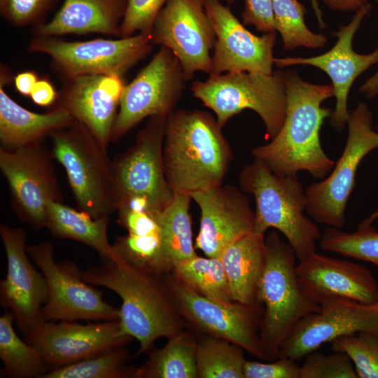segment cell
<instances>
[{
  "label": "cell",
  "mask_w": 378,
  "mask_h": 378,
  "mask_svg": "<svg viewBox=\"0 0 378 378\" xmlns=\"http://www.w3.org/2000/svg\"><path fill=\"white\" fill-rule=\"evenodd\" d=\"M80 274L87 283L106 288L120 297V333L139 342L136 355L150 351L158 338H169L183 331V316L162 275L118 255L114 260L80 270Z\"/></svg>",
  "instance_id": "1"
},
{
  "label": "cell",
  "mask_w": 378,
  "mask_h": 378,
  "mask_svg": "<svg viewBox=\"0 0 378 378\" xmlns=\"http://www.w3.org/2000/svg\"><path fill=\"white\" fill-rule=\"evenodd\" d=\"M284 83L286 111L282 127L270 142L251 153L278 175H298L303 170L322 178L335 164L320 141L321 127L333 112L321 104L334 96L333 86L305 82L295 70L284 74Z\"/></svg>",
  "instance_id": "2"
},
{
  "label": "cell",
  "mask_w": 378,
  "mask_h": 378,
  "mask_svg": "<svg viewBox=\"0 0 378 378\" xmlns=\"http://www.w3.org/2000/svg\"><path fill=\"white\" fill-rule=\"evenodd\" d=\"M222 128L202 111L180 109L167 116L163 162L174 195H191L223 184L232 153Z\"/></svg>",
  "instance_id": "3"
},
{
  "label": "cell",
  "mask_w": 378,
  "mask_h": 378,
  "mask_svg": "<svg viewBox=\"0 0 378 378\" xmlns=\"http://www.w3.org/2000/svg\"><path fill=\"white\" fill-rule=\"evenodd\" d=\"M241 189L253 195L255 202L253 232L270 228L279 231L300 261L316 252L321 234L317 225L304 215L306 192L298 175H278L255 158L239 175Z\"/></svg>",
  "instance_id": "4"
},
{
  "label": "cell",
  "mask_w": 378,
  "mask_h": 378,
  "mask_svg": "<svg viewBox=\"0 0 378 378\" xmlns=\"http://www.w3.org/2000/svg\"><path fill=\"white\" fill-rule=\"evenodd\" d=\"M266 263L258 290L263 307L260 344L263 359L278 358L282 344L306 316L318 312L320 304L302 290L296 272V255L276 231L265 237Z\"/></svg>",
  "instance_id": "5"
},
{
  "label": "cell",
  "mask_w": 378,
  "mask_h": 378,
  "mask_svg": "<svg viewBox=\"0 0 378 378\" xmlns=\"http://www.w3.org/2000/svg\"><path fill=\"white\" fill-rule=\"evenodd\" d=\"M167 118H148L134 144L111 162L115 210L125 207L155 213L172 201L174 194L166 178L163 162Z\"/></svg>",
  "instance_id": "6"
},
{
  "label": "cell",
  "mask_w": 378,
  "mask_h": 378,
  "mask_svg": "<svg viewBox=\"0 0 378 378\" xmlns=\"http://www.w3.org/2000/svg\"><path fill=\"white\" fill-rule=\"evenodd\" d=\"M191 90L214 112L222 127L245 109L254 111L261 118L270 139L277 135L284 124L286 96L281 71L271 74L247 71L210 74L204 81L193 82Z\"/></svg>",
  "instance_id": "7"
},
{
  "label": "cell",
  "mask_w": 378,
  "mask_h": 378,
  "mask_svg": "<svg viewBox=\"0 0 378 378\" xmlns=\"http://www.w3.org/2000/svg\"><path fill=\"white\" fill-rule=\"evenodd\" d=\"M49 137L52 155L66 171L79 209L94 218L110 216L115 211L111 162L95 136L74 120Z\"/></svg>",
  "instance_id": "8"
},
{
  "label": "cell",
  "mask_w": 378,
  "mask_h": 378,
  "mask_svg": "<svg viewBox=\"0 0 378 378\" xmlns=\"http://www.w3.org/2000/svg\"><path fill=\"white\" fill-rule=\"evenodd\" d=\"M349 133L342 154L330 176L306 190L307 213L316 222L341 229L344 212L355 186L356 173L361 160L378 148V133L372 130L367 105L360 103L349 113Z\"/></svg>",
  "instance_id": "9"
},
{
  "label": "cell",
  "mask_w": 378,
  "mask_h": 378,
  "mask_svg": "<svg viewBox=\"0 0 378 378\" xmlns=\"http://www.w3.org/2000/svg\"><path fill=\"white\" fill-rule=\"evenodd\" d=\"M149 34L138 33L118 39L96 38L66 41L56 36H35L29 45L32 52L48 55L53 69L64 80L85 74L125 73L152 50Z\"/></svg>",
  "instance_id": "10"
},
{
  "label": "cell",
  "mask_w": 378,
  "mask_h": 378,
  "mask_svg": "<svg viewBox=\"0 0 378 378\" xmlns=\"http://www.w3.org/2000/svg\"><path fill=\"white\" fill-rule=\"evenodd\" d=\"M27 250L48 286V300L41 311L43 321H118L119 309L104 301L103 293L84 281L76 264L57 262L51 243L27 246Z\"/></svg>",
  "instance_id": "11"
},
{
  "label": "cell",
  "mask_w": 378,
  "mask_h": 378,
  "mask_svg": "<svg viewBox=\"0 0 378 378\" xmlns=\"http://www.w3.org/2000/svg\"><path fill=\"white\" fill-rule=\"evenodd\" d=\"M187 78L175 55L160 46L150 62L125 85L111 140L119 139L142 120L174 111Z\"/></svg>",
  "instance_id": "12"
},
{
  "label": "cell",
  "mask_w": 378,
  "mask_h": 378,
  "mask_svg": "<svg viewBox=\"0 0 378 378\" xmlns=\"http://www.w3.org/2000/svg\"><path fill=\"white\" fill-rule=\"evenodd\" d=\"M164 281L181 315L209 334L236 344L263 359L260 344L262 305L223 302L205 297L175 278Z\"/></svg>",
  "instance_id": "13"
},
{
  "label": "cell",
  "mask_w": 378,
  "mask_h": 378,
  "mask_svg": "<svg viewBox=\"0 0 378 378\" xmlns=\"http://www.w3.org/2000/svg\"><path fill=\"white\" fill-rule=\"evenodd\" d=\"M0 169L19 217L35 229L46 227L48 204L62 200L48 150L41 142L15 148L1 146Z\"/></svg>",
  "instance_id": "14"
},
{
  "label": "cell",
  "mask_w": 378,
  "mask_h": 378,
  "mask_svg": "<svg viewBox=\"0 0 378 378\" xmlns=\"http://www.w3.org/2000/svg\"><path fill=\"white\" fill-rule=\"evenodd\" d=\"M204 1L168 0L150 32L153 44L167 47L175 55L188 80L197 71L211 74L216 34Z\"/></svg>",
  "instance_id": "15"
},
{
  "label": "cell",
  "mask_w": 378,
  "mask_h": 378,
  "mask_svg": "<svg viewBox=\"0 0 378 378\" xmlns=\"http://www.w3.org/2000/svg\"><path fill=\"white\" fill-rule=\"evenodd\" d=\"M297 324L282 344L278 358L299 360L325 343L360 332L378 336V302L364 304L349 299L330 298Z\"/></svg>",
  "instance_id": "16"
},
{
  "label": "cell",
  "mask_w": 378,
  "mask_h": 378,
  "mask_svg": "<svg viewBox=\"0 0 378 378\" xmlns=\"http://www.w3.org/2000/svg\"><path fill=\"white\" fill-rule=\"evenodd\" d=\"M0 236L7 260L6 276L0 282L1 304L13 313L19 330L27 336L43 321L47 283L29 260L25 230L1 224Z\"/></svg>",
  "instance_id": "17"
},
{
  "label": "cell",
  "mask_w": 378,
  "mask_h": 378,
  "mask_svg": "<svg viewBox=\"0 0 378 378\" xmlns=\"http://www.w3.org/2000/svg\"><path fill=\"white\" fill-rule=\"evenodd\" d=\"M204 8L216 34L210 74L273 73L275 32L252 34L219 0H205Z\"/></svg>",
  "instance_id": "18"
},
{
  "label": "cell",
  "mask_w": 378,
  "mask_h": 378,
  "mask_svg": "<svg viewBox=\"0 0 378 378\" xmlns=\"http://www.w3.org/2000/svg\"><path fill=\"white\" fill-rule=\"evenodd\" d=\"M132 339L121 335L118 321L80 324L43 320L26 336V341L39 351L51 370L124 346Z\"/></svg>",
  "instance_id": "19"
},
{
  "label": "cell",
  "mask_w": 378,
  "mask_h": 378,
  "mask_svg": "<svg viewBox=\"0 0 378 378\" xmlns=\"http://www.w3.org/2000/svg\"><path fill=\"white\" fill-rule=\"evenodd\" d=\"M200 209L195 249L220 258L231 244L253 232L255 214L249 200L237 187L221 184L191 194Z\"/></svg>",
  "instance_id": "20"
},
{
  "label": "cell",
  "mask_w": 378,
  "mask_h": 378,
  "mask_svg": "<svg viewBox=\"0 0 378 378\" xmlns=\"http://www.w3.org/2000/svg\"><path fill=\"white\" fill-rule=\"evenodd\" d=\"M371 9L369 3L356 11L351 21L346 26L340 25L334 34L338 38L336 44L328 52L312 57L274 58V64L280 68L290 65H312L325 71L332 80L336 98L335 110L330 119L332 127L340 132L349 116L347 100L349 90L354 80L363 72L378 63V48L372 52L360 55L352 48L354 36L363 18Z\"/></svg>",
  "instance_id": "21"
},
{
  "label": "cell",
  "mask_w": 378,
  "mask_h": 378,
  "mask_svg": "<svg viewBox=\"0 0 378 378\" xmlns=\"http://www.w3.org/2000/svg\"><path fill=\"white\" fill-rule=\"evenodd\" d=\"M55 103L84 125L106 151L125 87L118 74H85L64 80Z\"/></svg>",
  "instance_id": "22"
},
{
  "label": "cell",
  "mask_w": 378,
  "mask_h": 378,
  "mask_svg": "<svg viewBox=\"0 0 378 378\" xmlns=\"http://www.w3.org/2000/svg\"><path fill=\"white\" fill-rule=\"evenodd\" d=\"M295 272L303 291L316 303L330 298L364 304L378 302V284L365 267L316 253L299 261Z\"/></svg>",
  "instance_id": "23"
},
{
  "label": "cell",
  "mask_w": 378,
  "mask_h": 378,
  "mask_svg": "<svg viewBox=\"0 0 378 378\" xmlns=\"http://www.w3.org/2000/svg\"><path fill=\"white\" fill-rule=\"evenodd\" d=\"M128 0H64L55 16L34 28L35 36L97 33L120 37Z\"/></svg>",
  "instance_id": "24"
},
{
  "label": "cell",
  "mask_w": 378,
  "mask_h": 378,
  "mask_svg": "<svg viewBox=\"0 0 378 378\" xmlns=\"http://www.w3.org/2000/svg\"><path fill=\"white\" fill-rule=\"evenodd\" d=\"M9 72L1 66L0 140L1 146L15 148L41 142L54 131L70 125L74 118L64 107L55 104L48 111L37 113L15 102L6 92Z\"/></svg>",
  "instance_id": "25"
},
{
  "label": "cell",
  "mask_w": 378,
  "mask_h": 378,
  "mask_svg": "<svg viewBox=\"0 0 378 378\" xmlns=\"http://www.w3.org/2000/svg\"><path fill=\"white\" fill-rule=\"evenodd\" d=\"M266 257L265 234L255 232L241 237L223 251L219 258L233 301L248 305H262L258 300V290Z\"/></svg>",
  "instance_id": "26"
},
{
  "label": "cell",
  "mask_w": 378,
  "mask_h": 378,
  "mask_svg": "<svg viewBox=\"0 0 378 378\" xmlns=\"http://www.w3.org/2000/svg\"><path fill=\"white\" fill-rule=\"evenodd\" d=\"M187 194L174 195L163 209L153 213L160 227L161 248L152 270L163 275L178 263L197 255L192 239L190 204Z\"/></svg>",
  "instance_id": "27"
},
{
  "label": "cell",
  "mask_w": 378,
  "mask_h": 378,
  "mask_svg": "<svg viewBox=\"0 0 378 378\" xmlns=\"http://www.w3.org/2000/svg\"><path fill=\"white\" fill-rule=\"evenodd\" d=\"M109 216L94 218L59 201L50 202L47 207L46 227L58 238L70 239L94 249L103 260L117 258L108 239Z\"/></svg>",
  "instance_id": "28"
},
{
  "label": "cell",
  "mask_w": 378,
  "mask_h": 378,
  "mask_svg": "<svg viewBox=\"0 0 378 378\" xmlns=\"http://www.w3.org/2000/svg\"><path fill=\"white\" fill-rule=\"evenodd\" d=\"M160 349L150 354L138 368L139 378H197V342L188 332L181 331L168 338Z\"/></svg>",
  "instance_id": "29"
},
{
  "label": "cell",
  "mask_w": 378,
  "mask_h": 378,
  "mask_svg": "<svg viewBox=\"0 0 378 378\" xmlns=\"http://www.w3.org/2000/svg\"><path fill=\"white\" fill-rule=\"evenodd\" d=\"M14 321L15 318L8 310L0 317V358L4 372L13 378H41L49 368L39 351L19 337Z\"/></svg>",
  "instance_id": "30"
},
{
  "label": "cell",
  "mask_w": 378,
  "mask_h": 378,
  "mask_svg": "<svg viewBox=\"0 0 378 378\" xmlns=\"http://www.w3.org/2000/svg\"><path fill=\"white\" fill-rule=\"evenodd\" d=\"M172 274L197 293L209 298L232 302L227 279L219 258L196 255L174 266Z\"/></svg>",
  "instance_id": "31"
},
{
  "label": "cell",
  "mask_w": 378,
  "mask_h": 378,
  "mask_svg": "<svg viewBox=\"0 0 378 378\" xmlns=\"http://www.w3.org/2000/svg\"><path fill=\"white\" fill-rule=\"evenodd\" d=\"M244 349L225 340L209 336L197 342L200 378H244Z\"/></svg>",
  "instance_id": "32"
},
{
  "label": "cell",
  "mask_w": 378,
  "mask_h": 378,
  "mask_svg": "<svg viewBox=\"0 0 378 378\" xmlns=\"http://www.w3.org/2000/svg\"><path fill=\"white\" fill-rule=\"evenodd\" d=\"M123 346L111 349L63 367L50 370L41 378L137 377L138 368L126 366Z\"/></svg>",
  "instance_id": "33"
},
{
  "label": "cell",
  "mask_w": 378,
  "mask_h": 378,
  "mask_svg": "<svg viewBox=\"0 0 378 378\" xmlns=\"http://www.w3.org/2000/svg\"><path fill=\"white\" fill-rule=\"evenodd\" d=\"M273 13L275 29L281 34L284 49L319 48L326 45L325 34H314L306 26V9L298 0H273Z\"/></svg>",
  "instance_id": "34"
},
{
  "label": "cell",
  "mask_w": 378,
  "mask_h": 378,
  "mask_svg": "<svg viewBox=\"0 0 378 378\" xmlns=\"http://www.w3.org/2000/svg\"><path fill=\"white\" fill-rule=\"evenodd\" d=\"M320 247L354 259L371 262L378 267V232L363 221L352 233L330 227L320 239Z\"/></svg>",
  "instance_id": "35"
},
{
  "label": "cell",
  "mask_w": 378,
  "mask_h": 378,
  "mask_svg": "<svg viewBox=\"0 0 378 378\" xmlns=\"http://www.w3.org/2000/svg\"><path fill=\"white\" fill-rule=\"evenodd\" d=\"M331 344L333 351L349 357L358 378H378V336L360 332L338 337Z\"/></svg>",
  "instance_id": "36"
},
{
  "label": "cell",
  "mask_w": 378,
  "mask_h": 378,
  "mask_svg": "<svg viewBox=\"0 0 378 378\" xmlns=\"http://www.w3.org/2000/svg\"><path fill=\"white\" fill-rule=\"evenodd\" d=\"M162 240L160 230L147 234L119 237L113 245L115 253L128 262L150 270L159 255Z\"/></svg>",
  "instance_id": "37"
},
{
  "label": "cell",
  "mask_w": 378,
  "mask_h": 378,
  "mask_svg": "<svg viewBox=\"0 0 378 378\" xmlns=\"http://www.w3.org/2000/svg\"><path fill=\"white\" fill-rule=\"evenodd\" d=\"M300 365V378H357L354 364L344 352L330 355L316 351L307 354Z\"/></svg>",
  "instance_id": "38"
},
{
  "label": "cell",
  "mask_w": 378,
  "mask_h": 378,
  "mask_svg": "<svg viewBox=\"0 0 378 378\" xmlns=\"http://www.w3.org/2000/svg\"><path fill=\"white\" fill-rule=\"evenodd\" d=\"M168 0H128L120 25V38L149 34L158 13Z\"/></svg>",
  "instance_id": "39"
},
{
  "label": "cell",
  "mask_w": 378,
  "mask_h": 378,
  "mask_svg": "<svg viewBox=\"0 0 378 378\" xmlns=\"http://www.w3.org/2000/svg\"><path fill=\"white\" fill-rule=\"evenodd\" d=\"M55 0H0V13L15 27L38 25Z\"/></svg>",
  "instance_id": "40"
},
{
  "label": "cell",
  "mask_w": 378,
  "mask_h": 378,
  "mask_svg": "<svg viewBox=\"0 0 378 378\" xmlns=\"http://www.w3.org/2000/svg\"><path fill=\"white\" fill-rule=\"evenodd\" d=\"M300 365L297 360L278 358L270 363L246 360L244 378H300Z\"/></svg>",
  "instance_id": "41"
},
{
  "label": "cell",
  "mask_w": 378,
  "mask_h": 378,
  "mask_svg": "<svg viewBox=\"0 0 378 378\" xmlns=\"http://www.w3.org/2000/svg\"><path fill=\"white\" fill-rule=\"evenodd\" d=\"M241 18L244 25H253L264 34L276 31L273 0H245Z\"/></svg>",
  "instance_id": "42"
},
{
  "label": "cell",
  "mask_w": 378,
  "mask_h": 378,
  "mask_svg": "<svg viewBox=\"0 0 378 378\" xmlns=\"http://www.w3.org/2000/svg\"><path fill=\"white\" fill-rule=\"evenodd\" d=\"M118 223L125 227L130 234H147L160 230L153 214L134 210H120Z\"/></svg>",
  "instance_id": "43"
},
{
  "label": "cell",
  "mask_w": 378,
  "mask_h": 378,
  "mask_svg": "<svg viewBox=\"0 0 378 378\" xmlns=\"http://www.w3.org/2000/svg\"><path fill=\"white\" fill-rule=\"evenodd\" d=\"M29 96L36 105L49 106L56 102L58 94L50 81L41 79L38 80Z\"/></svg>",
  "instance_id": "44"
},
{
  "label": "cell",
  "mask_w": 378,
  "mask_h": 378,
  "mask_svg": "<svg viewBox=\"0 0 378 378\" xmlns=\"http://www.w3.org/2000/svg\"><path fill=\"white\" fill-rule=\"evenodd\" d=\"M36 74L31 71L21 72L14 78L17 91L23 95H30L35 84L38 81Z\"/></svg>",
  "instance_id": "45"
},
{
  "label": "cell",
  "mask_w": 378,
  "mask_h": 378,
  "mask_svg": "<svg viewBox=\"0 0 378 378\" xmlns=\"http://www.w3.org/2000/svg\"><path fill=\"white\" fill-rule=\"evenodd\" d=\"M314 3V0H312ZM328 8L332 10H358L368 4L369 0H323Z\"/></svg>",
  "instance_id": "46"
},
{
  "label": "cell",
  "mask_w": 378,
  "mask_h": 378,
  "mask_svg": "<svg viewBox=\"0 0 378 378\" xmlns=\"http://www.w3.org/2000/svg\"><path fill=\"white\" fill-rule=\"evenodd\" d=\"M360 92L366 94L368 98H373L378 94V71L360 87Z\"/></svg>",
  "instance_id": "47"
},
{
  "label": "cell",
  "mask_w": 378,
  "mask_h": 378,
  "mask_svg": "<svg viewBox=\"0 0 378 378\" xmlns=\"http://www.w3.org/2000/svg\"><path fill=\"white\" fill-rule=\"evenodd\" d=\"M378 217V209L374 211L369 218L363 220L364 223L372 224V223Z\"/></svg>",
  "instance_id": "48"
},
{
  "label": "cell",
  "mask_w": 378,
  "mask_h": 378,
  "mask_svg": "<svg viewBox=\"0 0 378 378\" xmlns=\"http://www.w3.org/2000/svg\"><path fill=\"white\" fill-rule=\"evenodd\" d=\"M225 1H226L227 4L228 5H230V4H232L234 3V0H225Z\"/></svg>",
  "instance_id": "49"
}]
</instances>
